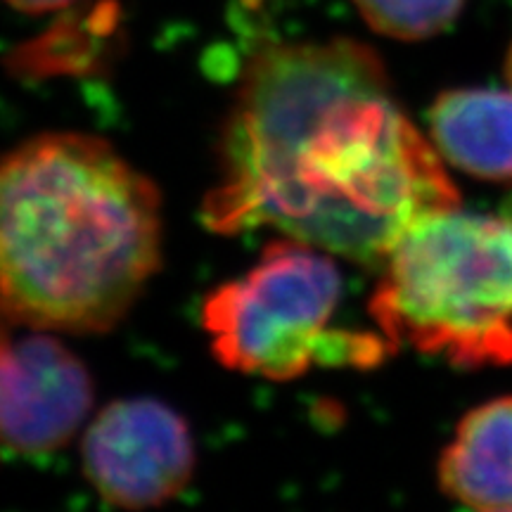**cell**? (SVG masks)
Returning a JSON list of instances; mask_svg holds the SVG:
<instances>
[{"instance_id": "1", "label": "cell", "mask_w": 512, "mask_h": 512, "mask_svg": "<svg viewBox=\"0 0 512 512\" xmlns=\"http://www.w3.org/2000/svg\"><path fill=\"white\" fill-rule=\"evenodd\" d=\"M460 207L446 162L392 98L380 55L354 38L273 43L249 57L204 223L275 228L363 266Z\"/></svg>"}, {"instance_id": "5", "label": "cell", "mask_w": 512, "mask_h": 512, "mask_svg": "<svg viewBox=\"0 0 512 512\" xmlns=\"http://www.w3.org/2000/svg\"><path fill=\"white\" fill-rule=\"evenodd\" d=\"M93 384L83 363L48 330L0 311V448L48 453L88 418Z\"/></svg>"}, {"instance_id": "2", "label": "cell", "mask_w": 512, "mask_h": 512, "mask_svg": "<svg viewBox=\"0 0 512 512\" xmlns=\"http://www.w3.org/2000/svg\"><path fill=\"white\" fill-rule=\"evenodd\" d=\"M162 261V204L112 145L48 133L0 159V311L48 332L114 328Z\"/></svg>"}, {"instance_id": "3", "label": "cell", "mask_w": 512, "mask_h": 512, "mask_svg": "<svg viewBox=\"0 0 512 512\" xmlns=\"http://www.w3.org/2000/svg\"><path fill=\"white\" fill-rule=\"evenodd\" d=\"M370 313L384 339L456 368L512 363V219L441 211L382 264Z\"/></svg>"}, {"instance_id": "8", "label": "cell", "mask_w": 512, "mask_h": 512, "mask_svg": "<svg viewBox=\"0 0 512 512\" xmlns=\"http://www.w3.org/2000/svg\"><path fill=\"white\" fill-rule=\"evenodd\" d=\"M430 138L446 164L482 181H512V88H456L430 112Z\"/></svg>"}, {"instance_id": "11", "label": "cell", "mask_w": 512, "mask_h": 512, "mask_svg": "<svg viewBox=\"0 0 512 512\" xmlns=\"http://www.w3.org/2000/svg\"><path fill=\"white\" fill-rule=\"evenodd\" d=\"M505 74H508V81H510V86H512V48H510L508 62H505Z\"/></svg>"}, {"instance_id": "6", "label": "cell", "mask_w": 512, "mask_h": 512, "mask_svg": "<svg viewBox=\"0 0 512 512\" xmlns=\"http://www.w3.org/2000/svg\"><path fill=\"white\" fill-rule=\"evenodd\" d=\"M83 467L105 501L155 508L190 482L195 444L185 420L162 401H114L86 430Z\"/></svg>"}, {"instance_id": "7", "label": "cell", "mask_w": 512, "mask_h": 512, "mask_svg": "<svg viewBox=\"0 0 512 512\" xmlns=\"http://www.w3.org/2000/svg\"><path fill=\"white\" fill-rule=\"evenodd\" d=\"M439 486L479 512H512V396L472 408L439 458Z\"/></svg>"}, {"instance_id": "10", "label": "cell", "mask_w": 512, "mask_h": 512, "mask_svg": "<svg viewBox=\"0 0 512 512\" xmlns=\"http://www.w3.org/2000/svg\"><path fill=\"white\" fill-rule=\"evenodd\" d=\"M5 3H10L12 8L22 10V12H50V10H60L64 5H69L72 0H5Z\"/></svg>"}, {"instance_id": "9", "label": "cell", "mask_w": 512, "mask_h": 512, "mask_svg": "<svg viewBox=\"0 0 512 512\" xmlns=\"http://www.w3.org/2000/svg\"><path fill=\"white\" fill-rule=\"evenodd\" d=\"M467 0H354L363 22L394 41H425L456 22Z\"/></svg>"}, {"instance_id": "4", "label": "cell", "mask_w": 512, "mask_h": 512, "mask_svg": "<svg viewBox=\"0 0 512 512\" xmlns=\"http://www.w3.org/2000/svg\"><path fill=\"white\" fill-rule=\"evenodd\" d=\"M339 297L332 254L285 238L209 294L202 323L223 366L266 380H297L318 363L375 366L387 356V339L328 330Z\"/></svg>"}]
</instances>
